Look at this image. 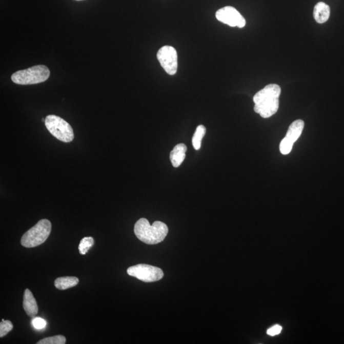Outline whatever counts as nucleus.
Here are the masks:
<instances>
[{
  "label": "nucleus",
  "instance_id": "obj_1",
  "mask_svg": "<svg viewBox=\"0 0 344 344\" xmlns=\"http://www.w3.org/2000/svg\"><path fill=\"white\" fill-rule=\"evenodd\" d=\"M280 87L275 84L267 85L254 95V111L262 118H269L276 114L279 107Z\"/></svg>",
  "mask_w": 344,
  "mask_h": 344
},
{
  "label": "nucleus",
  "instance_id": "obj_2",
  "mask_svg": "<svg viewBox=\"0 0 344 344\" xmlns=\"http://www.w3.org/2000/svg\"><path fill=\"white\" fill-rule=\"evenodd\" d=\"M134 232L140 241L149 245H155L164 240L169 228L164 222L155 221L151 225L146 218H141L135 223Z\"/></svg>",
  "mask_w": 344,
  "mask_h": 344
},
{
  "label": "nucleus",
  "instance_id": "obj_3",
  "mask_svg": "<svg viewBox=\"0 0 344 344\" xmlns=\"http://www.w3.org/2000/svg\"><path fill=\"white\" fill-rule=\"evenodd\" d=\"M51 229L52 225L50 220L41 219L23 235L21 243L23 247L27 248L40 246L49 238Z\"/></svg>",
  "mask_w": 344,
  "mask_h": 344
},
{
  "label": "nucleus",
  "instance_id": "obj_4",
  "mask_svg": "<svg viewBox=\"0 0 344 344\" xmlns=\"http://www.w3.org/2000/svg\"><path fill=\"white\" fill-rule=\"evenodd\" d=\"M50 70L45 65H36L13 73L12 80L17 85H30L42 83L48 79Z\"/></svg>",
  "mask_w": 344,
  "mask_h": 344
},
{
  "label": "nucleus",
  "instance_id": "obj_5",
  "mask_svg": "<svg viewBox=\"0 0 344 344\" xmlns=\"http://www.w3.org/2000/svg\"><path fill=\"white\" fill-rule=\"evenodd\" d=\"M45 125L51 135L60 141L68 143L74 138L72 127L62 117L55 115H47Z\"/></svg>",
  "mask_w": 344,
  "mask_h": 344
},
{
  "label": "nucleus",
  "instance_id": "obj_6",
  "mask_svg": "<svg viewBox=\"0 0 344 344\" xmlns=\"http://www.w3.org/2000/svg\"><path fill=\"white\" fill-rule=\"evenodd\" d=\"M127 273L130 276L145 282H156L164 276L161 269L146 264H138L128 268Z\"/></svg>",
  "mask_w": 344,
  "mask_h": 344
},
{
  "label": "nucleus",
  "instance_id": "obj_7",
  "mask_svg": "<svg viewBox=\"0 0 344 344\" xmlns=\"http://www.w3.org/2000/svg\"><path fill=\"white\" fill-rule=\"evenodd\" d=\"M157 57L160 65L168 74L173 75L177 73V53L173 47L166 46L161 47L157 52Z\"/></svg>",
  "mask_w": 344,
  "mask_h": 344
},
{
  "label": "nucleus",
  "instance_id": "obj_8",
  "mask_svg": "<svg viewBox=\"0 0 344 344\" xmlns=\"http://www.w3.org/2000/svg\"><path fill=\"white\" fill-rule=\"evenodd\" d=\"M215 17L220 22L226 24L231 27L244 28L246 22L238 10L233 7H225L218 10Z\"/></svg>",
  "mask_w": 344,
  "mask_h": 344
},
{
  "label": "nucleus",
  "instance_id": "obj_9",
  "mask_svg": "<svg viewBox=\"0 0 344 344\" xmlns=\"http://www.w3.org/2000/svg\"><path fill=\"white\" fill-rule=\"evenodd\" d=\"M23 308L28 316L33 317L38 314V307L37 303L30 290L26 289L24 293Z\"/></svg>",
  "mask_w": 344,
  "mask_h": 344
},
{
  "label": "nucleus",
  "instance_id": "obj_10",
  "mask_svg": "<svg viewBox=\"0 0 344 344\" xmlns=\"http://www.w3.org/2000/svg\"><path fill=\"white\" fill-rule=\"evenodd\" d=\"M187 151V147L184 144H179L175 146L170 152V161L173 167L177 168L183 164L186 157V152Z\"/></svg>",
  "mask_w": 344,
  "mask_h": 344
},
{
  "label": "nucleus",
  "instance_id": "obj_11",
  "mask_svg": "<svg viewBox=\"0 0 344 344\" xmlns=\"http://www.w3.org/2000/svg\"><path fill=\"white\" fill-rule=\"evenodd\" d=\"M330 15V8L324 2H319L315 5L314 19L317 23L322 24L327 22Z\"/></svg>",
  "mask_w": 344,
  "mask_h": 344
},
{
  "label": "nucleus",
  "instance_id": "obj_12",
  "mask_svg": "<svg viewBox=\"0 0 344 344\" xmlns=\"http://www.w3.org/2000/svg\"><path fill=\"white\" fill-rule=\"evenodd\" d=\"M304 125L303 120L298 119L294 122L289 127L286 138L290 140L291 143H295L300 137L303 131Z\"/></svg>",
  "mask_w": 344,
  "mask_h": 344
},
{
  "label": "nucleus",
  "instance_id": "obj_13",
  "mask_svg": "<svg viewBox=\"0 0 344 344\" xmlns=\"http://www.w3.org/2000/svg\"><path fill=\"white\" fill-rule=\"evenodd\" d=\"M78 282L79 279L76 277H63L55 280L54 285L55 287L59 290H65L75 287L78 285Z\"/></svg>",
  "mask_w": 344,
  "mask_h": 344
},
{
  "label": "nucleus",
  "instance_id": "obj_14",
  "mask_svg": "<svg viewBox=\"0 0 344 344\" xmlns=\"http://www.w3.org/2000/svg\"><path fill=\"white\" fill-rule=\"evenodd\" d=\"M206 133V128L204 125H199L196 128L192 139L193 148L195 150H199L201 148L202 139Z\"/></svg>",
  "mask_w": 344,
  "mask_h": 344
},
{
  "label": "nucleus",
  "instance_id": "obj_15",
  "mask_svg": "<svg viewBox=\"0 0 344 344\" xmlns=\"http://www.w3.org/2000/svg\"><path fill=\"white\" fill-rule=\"evenodd\" d=\"M94 241L93 238L85 237L81 240L78 246V250L82 255H85L88 253L91 247L94 245Z\"/></svg>",
  "mask_w": 344,
  "mask_h": 344
},
{
  "label": "nucleus",
  "instance_id": "obj_16",
  "mask_svg": "<svg viewBox=\"0 0 344 344\" xmlns=\"http://www.w3.org/2000/svg\"><path fill=\"white\" fill-rule=\"evenodd\" d=\"M66 338L63 335H56L54 337L45 338L38 342L37 344H65Z\"/></svg>",
  "mask_w": 344,
  "mask_h": 344
},
{
  "label": "nucleus",
  "instance_id": "obj_17",
  "mask_svg": "<svg viewBox=\"0 0 344 344\" xmlns=\"http://www.w3.org/2000/svg\"><path fill=\"white\" fill-rule=\"evenodd\" d=\"M14 328V326L11 321H9V320L3 319L2 322H0V337L2 338L5 337V335H7Z\"/></svg>",
  "mask_w": 344,
  "mask_h": 344
},
{
  "label": "nucleus",
  "instance_id": "obj_18",
  "mask_svg": "<svg viewBox=\"0 0 344 344\" xmlns=\"http://www.w3.org/2000/svg\"><path fill=\"white\" fill-rule=\"evenodd\" d=\"M293 144L288 138L286 137L284 138L280 144V151L281 153L284 155L290 154L291 150H292Z\"/></svg>",
  "mask_w": 344,
  "mask_h": 344
},
{
  "label": "nucleus",
  "instance_id": "obj_19",
  "mask_svg": "<svg viewBox=\"0 0 344 344\" xmlns=\"http://www.w3.org/2000/svg\"><path fill=\"white\" fill-rule=\"evenodd\" d=\"M32 324L36 329L41 330L46 327L47 322L41 317H35L32 320Z\"/></svg>",
  "mask_w": 344,
  "mask_h": 344
},
{
  "label": "nucleus",
  "instance_id": "obj_20",
  "mask_svg": "<svg viewBox=\"0 0 344 344\" xmlns=\"http://www.w3.org/2000/svg\"><path fill=\"white\" fill-rule=\"evenodd\" d=\"M282 328L280 325H275L267 330V334L270 336H275L279 335L282 331Z\"/></svg>",
  "mask_w": 344,
  "mask_h": 344
},
{
  "label": "nucleus",
  "instance_id": "obj_21",
  "mask_svg": "<svg viewBox=\"0 0 344 344\" xmlns=\"http://www.w3.org/2000/svg\"><path fill=\"white\" fill-rule=\"evenodd\" d=\"M76 1H82V0H76Z\"/></svg>",
  "mask_w": 344,
  "mask_h": 344
}]
</instances>
